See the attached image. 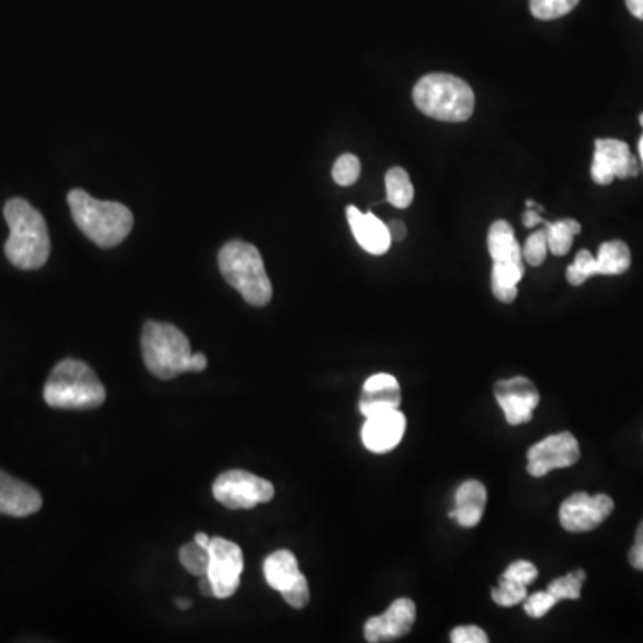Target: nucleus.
Masks as SVG:
<instances>
[{"mask_svg": "<svg viewBox=\"0 0 643 643\" xmlns=\"http://www.w3.org/2000/svg\"><path fill=\"white\" fill-rule=\"evenodd\" d=\"M4 218L10 226L6 241V258L22 270H37L50 256V236L46 218L28 200L11 199L6 202Z\"/></svg>", "mask_w": 643, "mask_h": 643, "instance_id": "obj_1", "label": "nucleus"}, {"mask_svg": "<svg viewBox=\"0 0 643 643\" xmlns=\"http://www.w3.org/2000/svg\"><path fill=\"white\" fill-rule=\"evenodd\" d=\"M69 206L82 235L105 249L122 244L135 224L131 209L120 202L93 199L79 188L70 191Z\"/></svg>", "mask_w": 643, "mask_h": 643, "instance_id": "obj_2", "label": "nucleus"}, {"mask_svg": "<svg viewBox=\"0 0 643 643\" xmlns=\"http://www.w3.org/2000/svg\"><path fill=\"white\" fill-rule=\"evenodd\" d=\"M413 100L422 113L439 122H467L476 108L471 85L451 73H427L413 88Z\"/></svg>", "mask_w": 643, "mask_h": 643, "instance_id": "obj_3", "label": "nucleus"}, {"mask_svg": "<svg viewBox=\"0 0 643 643\" xmlns=\"http://www.w3.org/2000/svg\"><path fill=\"white\" fill-rule=\"evenodd\" d=\"M43 399L56 409H96L105 404L106 388L87 363L63 359L50 372Z\"/></svg>", "mask_w": 643, "mask_h": 643, "instance_id": "obj_4", "label": "nucleus"}, {"mask_svg": "<svg viewBox=\"0 0 643 643\" xmlns=\"http://www.w3.org/2000/svg\"><path fill=\"white\" fill-rule=\"evenodd\" d=\"M224 279L241 294L247 304L264 308L273 299V283L265 270L264 258L254 245L233 240L218 253Z\"/></svg>", "mask_w": 643, "mask_h": 643, "instance_id": "obj_5", "label": "nucleus"}, {"mask_svg": "<svg viewBox=\"0 0 643 643\" xmlns=\"http://www.w3.org/2000/svg\"><path fill=\"white\" fill-rule=\"evenodd\" d=\"M144 362L159 379H174L191 372L190 342L181 329L164 322H147L141 333Z\"/></svg>", "mask_w": 643, "mask_h": 643, "instance_id": "obj_6", "label": "nucleus"}, {"mask_svg": "<svg viewBox=\"0 0 643 643\" xmlns=\"http://www.w3.org/2000/svg\"><path fill=\"white\" fill-rule=\"evenodd\" d=\"M276 489L270 481L247 471H227L215 479L214 497L229 510H253L270 503Z\"/></svg>", "mask_w": 643, "mask_h": 643, "instance_id": "obj_7", "label": "nucleus"}, {"mask_svg": "<svg viewBox=\"0 0 643 643\" xmlns=\"http://www.w3.org/2000/svg\"><path fill=\"white\" fill-rule=\"evenodd\" d=\"M265 580L270 588L277 590L291 607L303 610L309 603V585L291 551H276L265 560Z\"/></svg>", "mask_w": 643, "mask_h": 643, "instance_id": "obj_8", "label": "nucleus"}, {"mask_svg": "<svg viewBox=\"0 0 643 643\" xmlns=\"http://www.w3.org/2000/svg\"><path fill=\"white\" fill-rule=\"evenodd\" d=\"M241 572H244V553L240 545L220 536L211 538L208 577L214 585L215 597H233L240 586Z\"/></svg>", "mask_w": 643, "mask_h": 643, "instance_id": "obj_9", "label": "nucleus"}, {"mask_svg": "<svg viewBox=\"0 0 643 643\" xmlns=\"http://www.w3.org/2000/svg\"><path fill=\"white\" fill-rule=\"evenodd\" d=\"M612 497L607 495H588L577 492L566 498L560 507V524L568 533H588L601 526L613 513Z\"/></svg>", "mask_w": 643, "mask_h": 643, "instance_id": "obj_10", "label": "nucleus"}, {"mask_svg": "<svg viewBox=\"0 0 643 643\" xmlns=\"http://www.w3.org/2000/svg\"><path fill=\"white\" fill-rule=\"evenodd\" d=\"M581 451L572 433L547 436L527 451V472L533 477L547 476L556 468H568L580 462Z\"/></svg>", "mask_w": 643, "mask_h": 643, "instance_id": "obj_11", "label": "nucleus"}, {"mask_svg": "<svg viewBox=\"0 0 643 643\" xmlns=\"http://www.w3.org/2000/svg\"><path fill=\"white\" fill-rule=\"evenodd\" d=\"M639 159L631 155L630 146L615 138H599L595 140L592 179L597 185H612L615 179H630L639 176Z\"/></svg>", "mask_w": 643, "mask_h": 643, "instance_id": "obj_12", "label": "nucleus"}, {"mask_svg": "<svg viewBox=\"0 0 643 643\" xmlns=\"http://www.w3.org/2000/svg\"><path fill=\"white\" fill-rule=\"evenodd\" d=\"M495 400L503 409L510 426H521L533 418L538 408L540 394L533 380L527 377H512L498 380L494 386Z\"/></svg>", "mask_w": 643, "mask_h": 643, "instance_id": "obj_13", "label": "nucleus"}, {"mask_svg": "<svg viewBox=\"0 0 643 643\" xmlns=\"http://www.w3.org/2000/svg\"><path fill=\"white\" fill-rule=\"evenodd\" d=\"M417 621V606L412 599H397L383 615L372 616L365 624V640L370 643L394 642L412 631Z\"/></svg>", "mask_w": 643, "mask_h": 643, "instance_id": "obj_14", "label": "nucleus"}, {"mask_svg": "<svg viewBox=\"0 0 643 643\" xmlns=\"http://www.w3.org/2000/svg\"><path fill=\"white\" fill-rule=\"evenodd\" d=\"M404 433H406V417L403 412L392 409L379 413L374 417H367V422L363 424V445L370 453H390L403 442Z\"/></svg>", "mask_w": 643, "mask_h": 643, "instance_id": "obj_15", "label": "nucleus"}, {"mask_svg": "<svg viewBox=\"0 0 643 643\" xmlns=\"http://www.w3.org/2000/svg\"><path fill=\"white\" fill-rule=\"evenodd\" d=\"M43 498L37 488L0 471V515L29 517L40 512Z\"/></svg>", "mask_w": 643, "mask_h": 643, "instance_id": "obj_16", "label": "nucleus"}, {"mask_svg": "<svg viewBox=\"0 0 643 643\" xmlns=\"http://www.w3.org/2000/svg\"><path fill=\"white\" fill-rule=\"evenodd\" d=\"M403 403L400 386L390 374H376L368 377L363 386L362 399H359V412L363 417H374L379 413L399 409Z\"/></svg>", "mask_w": 643, "mask_h": 643, "instance_id": "obj_17", "label": "nucleus"}, {"mask_svg": "<svg viewBox=\"0 0 643 643\" xmlns=\"http://www.w3.org/2000/svg\"><path fill=\"white\" fill-rule=\"evenodd\" d=\"M347 220H349L354 238L367 253L380 256L390 250L392 236L388 226L380 222L376 215L362 214L356 206H349Z\"/></svg>", "mask_w": 643, "mask_h": 643, "instance_id": "obj_18", "label": "nucleus"}, {"mask_svg": "<svg viewBox=\"0 0 643 643\" xmlns=\"http://www.w3.org/2000/svg\"><path fill=\"white\" fill-rule=\"evenodd\" d=\"M488 494L481 481L468 479L456 489V507L448 517L456 518L462 527H476L483 518Z\"/></svg>", "mask_w": 643, "mask_h": 643, "instance_id": "obj_19", "label": "nucleus"}, {"mask_svg": "<svg viewBox=\"0 0 643 643\" xmlns=\"http://www.w3.org/2000/svg\"><path fill=\"white\" fill-rule=\"evenodd\" d=\"M488 250L494 264L524 267L521 245L515 238L513 227L506 220H497L489 226Z\"/></svg>", "mask_w": 643, "mask_h": 643, "instance_id": "obj_20", "label": "nucleus"}, {"mask_svg": "<svg viewBox=\"0 0 643 643\" xmlns=\"http://www.w3.org/2000/svg\"><path fill=\"white\" fill-rule=\"evenodd\" d=\"M597 276H621L627 273L631 267L630 247L622 240L604 241L599 247Z\"/></svg>", "mask_w": 643, "mask_h": 643, "instance_id": "obj_21", "label": "nucleus"}, {"mask_svg": "<svg viewBox=\"0 0 643 643\" xmlns=\"http://www.w3.org/2000/svg\"><path fill=\"white\" fill-rule=\"evenodd\" d=\"M545 235H547L548 250L554 254V256H565L568 250L572 249V244H574V236L580 235L581 224L574 218H563V220H557V222H545Z\"/></svg>", "mask_w": 643, "mask_h": 643, "instance_id": "obj_22", "label": "nucleus"}, {"mask_svg": "<svg viewBox=\"0 0 643 643\" xmlns=\"http://www.w3.org/2000/svg\"><path fill=\"white\" fill-rule=\"evenodd\" d=\"M386 197L388 202L395 208H408L415 197V188H413L409 176L404 168L394 167L386 172L385 176Z\"/></svg>", "mask_w": 643, "mask_h": 643, "instance_id": "obj_23", "label": "nucleus"}, {"mask_svg": "<svg viewBox=\"0 0 643 643\" xmlns=\"http://www.w3.org/2000/svg\"><path fill=\"white\" fill-rule=\"evenodd\" d=\"M585 581L586 572L583 568H577V571L568 572V574L554 580L547 586V592L556 599L557 603L577 601L581 597V588L585 585Z\"/></svg>", "mask_w": 643, "mask_h": 643, "instance_id": "obj_24", "label": "nucleus"}, {"mask_svg": "<svg viewBox=\"0 0 643 643\" xmlns=\"http://www.w3.org/2000/svg\"><path fill=\"white\" fill-rule=\"evenodd\" d=\"M526 597L527 586L521 581L504 577V575H501L497 588L492 590L494 603L503 607L517 606V604L524 603Z\"/></svg>", "mask_w": 643, "mask_h": 643, "instance_id": "obj_25", "label": "nucleus"}, {"mask_svg": "<svg viewBox=\"0 0 643 643\" xmlns=\"http://www.w3.org/2000/svg\"><path fill=\"white\" fill-rule=\"evenodd\" d=\"M179 560H181L182 566L190 574L197 575V577L208 575L209 547H202V545L197 544L196 540L191 544H186L185 547H181Z\"/></svg>", "mask_w": 643, "mask_h": 643, "instance_id": "obj_26", "label": "nucleus"}, {"mask_svg": "<svg viewBox=\"0 0 643 643\" xmlns=\"http://www.w3.org/2000/svg\"><path fill=\"white\" fill-rule=\"evenodd\" d=\"M580 0H531V13L538 20L562 19L571 13Z\"/></svg>", "mask_w": 643, "mask_h": 643, "instance_id": "obj_27", "label": "nucleus"}, {"mask_svg": "<svg viewBox=\"0 0 643 643\" xmlns=\"http://www.w3.org/2000/svg\"><path fill=\"white\" fill-rule=\"evenodd\" d=\"M594 276H597L594 256L590 250H580L575 256L574 264L566 268V281L571 283L572 286H581Z\"/></svg>", "mask_w": 643, "mask_h": 643, "instance_id": "obj_28", "label": "nucleus"}, {"mask_svg": "<svg viewBox=\"0 0 643 643\" xmlns=\"http://www.w3.org/2000/svg\"><path fill=\"white\" fill-rule=\"evenodd\" d=\"M359 172H362V164L354 155H344L336 159L335 167H333V179L336 185L353 186L358 181Z\"/></svg>", "mask_w": 643, "mask_h": 643, "instance_id": "obj_29", "label": "nucleus"}, {"mask_svg": "<svg viewBox=\"0 0 643 643\" xmlns=\"http://www.w3.org/2000/svg\"><path fill=\"white\" fill-rule=\"evenodd\" d=\"M547 235L545 231H536L527 238L524 249H522V258L531 267H540L547 258Z\"/></svg>", "mask_w": 643, "mask_h": 643, "instance_id": "obj_30", "label": "nucleus"}, {"mask_svg": "<svg viewBox=\"0 0 643 643\" xmlns=\"http://www.w3.org/2000/svg\"><path fill=\"white\" fill-rule=\"evenodd\" d=\"M556 604V599L545 590V592H536V594L527 595L526 601H524V612H526L531 619H542V616L547 615Z\"/></svg>", "mask_w": 643, "mask_h": 643, "instance_id": "obj_31", "label": "nucleus"}, {"mask_svg": "<svg viewBox=\"0 0 643 643\" xmlns=\"http://www.w3.org/2000/svg\"><path fill=\"white\" fill-rule=\"evenodd\" d=\"M503 575L504 577L521 581L524 585L530 586L533 585L536 577H538V568H536L533 563L526 562V560H518V562H513L512 565L507 566Z\"/></svg>", "mask_w": 643, "mask_h": 643, "instance_id": "obj_32", "label": "nucleus"}, {"mask_svg": "<svg viewBox=\"0 0 643 643\" xmlns=\"http://www.w3.org/2000/svg\"><path fill=\"white\" fill-rule=\"evenodd\" d=\"M488 634L477 625H459L451 633L453 643H488Z\"/></svg>", "mask_w": 643, "mask_h": 643, "instance_id": "obj_33", "label": "nucleus"}, {"mask_svg": "<svg viewBox=\"0 0 643 643\" xmlns=\"http://www.w3.org/2000/svg\"><path fill=\"white\" fill-rule=\"evenodd\" d=\"M630 563L636 571L643 572V521L636 531L633 547L630 551Z\"/></svg>", "mask_w": 643, "mask_h": 643, "instance_id": "obj_34", "label": "nucleus"}, {"mask_svg": "<svg viewBox=\"0 0 643 643\" xmlns=\"http://www.w3.org/2000/svg\"><path fill=\"white\" fill-rule=\"evenodd\" d=\"M540 214H542L540 206H536V208H527L526 214L522 215V222H524L526 227L538 226V224H542V220H544Z\"/></svg>", "mask_w": 643, "mask_h": 643, "instance_id": "obj_35", "label": "nucleus"}, {"mask_svg": "<svg viewBox=\"0 0 643 643\" xmlns=\"http://www.w3.org/2000/svg\"><path fill=\"white\" fill-rule=\"evenodd\" d=\"M388 231H390L392 241H403L406 238V226L399 220L388 224Z\"/></svg>", "mask_w": 643, "mask_h": 643, "instance_id": "obj_36", "label": "nucleus"}, {"mask_svg": "<svg viewBox=\"0 0 643 643\" xmlns=\"http://www.w3.org/2000/svg\"><path fill=\"white\" fill-rule=\"evenodd\" d=\"M208 367V359H206L205 354L194 353L191 356V372H202Z\"/></svg>", "mask_w": 643, "mask_h": 643, "instance_id": "obj_37", "label": "nucleus"}, {"mask_svg": "<svg viewBox=\"0 0 643 643\" xmlns=\"http://www.w3.org/2000/svg\"><path fill=\"white\" fill-rule=\"evenodd\" d=\"M625 6L633 17L643 20V0H625Z\"/></svg>", "mask_w": 643, "mask_h": 643, "instance_id": "obj_38", "label": "nucleus"}, {"mask_svg": "<svg viewBox=\"0 0 643 643\" xmlns=\"http://www.w3.org/2000/svg\"><path fill=\"white\" fill-rule=\"evenodd\" d=\"M199 586L200 590H202V594H205L206 597H215L214 585H211V581H209L208 575H202V577H199Z\"/></svg>", "mask_w": 643, "mask_h": 643, "instance_id": "obj_39", "label": "nucleus"}, {"mask_svg": "<svg viewBox=\"0 0 643 643\" xmlns=\"http://www.w3.org/2000/svg\"><path fill=\"white\" fill-rule=\"evenodd\" d=\"M196 542L197 544L202 545V547H209V544H211V536L206 535V533H197Z\"/></svg>", "mask_w": 643, "mask_h": 643, "instance_id": "obj_40", "label": "nucleus"}, {"mask_svg": "<svg viewBox=\"0 0 643 643\" xmlns=\"http://www.w3.org/2000/svg\"><path fill=\"white\" fill-rule=\"evenodd\" d=\"M176 604L179 610H190L191 606L190 601H186V599H177Z\"/></svg>", "mask_w": 643, "mask_h": 643, "instance_id": "obj_41", "label": "nucleus"}, {"mask_svg": "<svg viewBox=\"0 0 643 643\" xmlns=\"http://www.w3.org/2000/svg\"><path fill=\"white\" fill-rule=\"evenodd\" d=\"M639 150H640V158H642V167H643V137L640 138Z\"/></svg>", "mask_w": 643, "mask_h": 643, "instance_id": "obj_42", "label": "nucleus"}, {"mask_svg": "<svg viewBox=\"0 0 643 643\" xmlns=\"http://www.w3.org/2000/svg\"><path fill=\"white\" fill-rule=\"evenodd\" d=\"M526 206L527 208H536V202L535 200H526Z\"/></svg>", "mask_w": 643, "mask_h": 643, "instance_id": "obj_43", "label": "nucleus"}, {"mask_svg": "<svg viewBox=\"0 0 643 643\" xmlns=\"http://www.w3.org/2000/svg\"><path fill=\"white\" fill-rule=\"evenodd\" d=\"M640 123H642V127H643V113L640 115Z\"/></svg>", "mask_w": 643, "mask_h": 643, "instance_id": "obj_44", "label": "nucleus"}]
</instances>
